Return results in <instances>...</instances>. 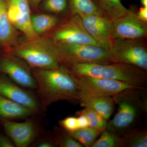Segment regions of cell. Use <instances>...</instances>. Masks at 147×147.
Listing matches in <instances>:
<instances>
[{"mask_svg":"<svg viewBox=\"0 0 147 147\" xmlns=\"http://www.w3.org/2000/svg\"><path fill=\"white\" fill-rule=\"evenodd\" d=\"M33 73L42 108L60 100H78V79L67 67L62 65L54 69H34Z\"/></svg>","mask_w":147,"mask_h":147,"instance_id":"obj_1","label":"cell"},{"mask_svg":"<svg viewBox=\"0 0 147 147\" xmlns=\"http://www.w3.org/2000/svg\"><path fill=\"white\" fill-rule=\"evenodd\" d=\"M37 69L57 68L62 65L56 43L50 37L36 36L14 45L9 53Z\"/></svg>","mask_w":147,"mask_h":147,"instance_id":"obj_2","label":"cell"},{"mask_svg":"<svg viewBox=\"0 0 147 147\" xmlns=\"http://www.w3.org/2000/svg\"><path fill=\"white\" fill-rule=\"evenodd\" d=\"M67 67L76 76H87L117 80L142 88L146 81V70L122 63H76Z\"/></svg>","mask_w":147,"mask_h":147,"instance_id":"obj_3","label":"cell"},{"mask_svg":"<svg viewBox=\"0 0 147 147\" xmlns=\"http://www.w3.org/2000/svg\"><path fill=\"white\" fill-rule=\"evenodd\" d=\"M55 43L57 46L62 65L66 66L76 63L117 62L110 51L98 45Z\"/></svg>","mask_w":147,"mask_h":147,"instance_id":"obj_4","label":"cell"},{"mask_svg":"<svg viewBox=\"0 0 147 147\" xmlns=\"http://www.w3.org/2000/svg\"><path fill=\"white\" fill-rule=\"evenodd\" d=\"M125 91L113 96L117 111L113 118L107 123L106 130L117 134L132 126L139 115L142 106L136 90Z\"/></svg>","mask_w":147,"mask_h":147,"instance_id":"obj_5","label":"cell"},{"mask_svg":"<svg viewBox=\"0 0 147 147\" xmlns=\"http://www.w3.org/2000/svg\"><path fill=\"white\" fill-rule=\"evenodd\" d=\"M78 79L79 101L96 96H113L130 89H142L125 82L87 76H76Z\"/></svg>","mask_w":147,"mask_h":147,"instance_id":"obj_6","label":"cell"},{"mask_svg":"<svg viewBox=\"0 0 147 147\" xmlns=\"http://www.w3.org/2000/svg\"><path fill=\"white\" fill-rule=\"evenodd\" d=\"M145 39H114L110 51L117 62L135 66L146 71L147 48Z\"/></svg>","mask_w":147,"mask_h":147,"instance_id":"obj_7","label":"cell"},{"mask_svg":"<svg viewBox=\"0 0 147 147\" xmlns=\"http://www.w3.org/2000/svg\"><path fill=\"white\" fill-rule=\"evenodd\" d=\"M50 38L55 43L100 46L88 33L81 17L75 14H71L65 21L59 24Z\"/></svg>","mask_w":147,"mask_h":147,"instance_id":"obj_8","label":"cell"},{"mask_svg":"<svg viewBox=\"0 0 147 147\" xmlns=\"http://www.w3.org/2000/svg\"><path fill=\"white\" fill-rule=\"evenodd\" d=\"M26 62L10 53H5L0 58V72L20 86L30 90H36V82Z\"/></svg>","mask_w":147,"mask_h":147,"instance_id":"obj_9","label":"cell"},{"mask_svg":"<svg viewBox=\"0 0 147 147\" xmlns=\"http://www.w3.org/2000/svg\"><path fill=\"white\" fill-rule=\"evenodd\" d=\"M111 34L114 39H137L147 36V22L142 21L132 9L112 21Z\"/></svg>","mask_w":147,"mask_h":147,"instance_id":"obj_10","label":"cell"},{"mask_svg":"<svg viewBox=\"0 0 147 147\" xmlns=\"http://www.w3.org/2000/svg\"><path fill=\"white\" fill-rule=\"evenodd\" d=\"M88 33L100 46L110 51L113 40L111 34L112 21L104 14L80 16Z\"/></svg>","mask_w":147,"mask_h":147,"instance_id":"obj_11","label":"cell"},{"mask_svg":"<svg viewBox=\"0 0 147 147\" xmlns=\"http://www.w3.org/2000/svg\"><path fill=\"white\" fill-rule=\"evenodd\" d=\"M9 19L27 38L36 36L32 29L29 0H5Z\"/></svg>","mask_w":147,"mask_h":147,"instance_id":"obj_12","label":"cell"},{"mask_svg":"<svg viewBox=\"0 0 147 147\" xmlns=\"http://www.w3.org/2000/svg\"><path fill=\"white\" fill-rule=\"evenodd\" d=\"M6 134L18 147H27L31 144L36 136V126L31 120L16 122L9 120L1 119Z\"/></svg>","mask_w":147,"mask_h":147,"instance_id":"obj_13","label":"cell"},{"mask_svg":"<svg viewBox=\"0 0 147 147\" xmlns=\"http://www.w3.org/2000/svg\"><path fill=\"white\" fill-rule=\"evenodd\" d=\"M23 88L7 76L0 75V94L37 112L40 107L38 100L31 92Z\"/></svg>","mask_w":147,"mask_h":147,"instance_id":"obj_14","label":"cell"},{"mask_svg":"<svg viewBox=\"0 0 147 147\" xmlns=\"http://www.w3.org/2000/svg\"><path fill=\"white\" fill-rule=\"evenodd\" d=\"M17 30L9 19L5 0H0V50L10 52L17 42Z\"/></svg>","mask_w":147,"mask_h":147,"instance_id":"obj_15","label":"cell"},{"mask_svg":"<svg viewBox=\"0 0 147 147\" xmlns=\"http://www.w3.org/2000/svg\"><path fill=\"white\" fill-rule=\"evenodd\" d=\"M37 113L34 110L14 102L0 94V119L11 120L25 119Z\"/></svg>","mask_w":147,"mask_h":147,"instance_id":"obj_16","label":"cell"},{"mask_svg":"<svg viewBox=\"0 0 147 147\" xmlns=\"http://www.w3.org/2000/svg\"><path fill=\"white\" fill-rule=\"evenodd\" d=\"M79 101L82 107L93 109L106 120L113 114L116 104L113 96L88 98Z\"/></svg>","mask_w":147,"mask_h":147,"instance_id":"obj_17","label":"cell"},{"mask_svg":"<svg viewBox=\"0 0 147 147\" xmlns=\"http://www.w3.org/2000/svg\"><path fill=\"white\" fill-rule=\"evenodd\" d=\"M59 24V18L50 13L32 15V26L36 36H42L50 32L56 28Z\"/></svg>","mask_w":147,"mask_h":147,"instance_id":"obj_18","label":"cell"},{"mask_svg":"<svg viewBox=\"0 0 147 147\" xmlns=\"http://www.w3.org/2000/svg\"><path fill=\"white\" fill-rule=\"evenodd\" d=\"M104 15L111 21L124 15L129 10L121 0H93Z\"/></svg>","mask_w":147,"mask_h":147,"instance_id":"obj_19","label":"cell"},{"mask_svg":"<svg viewBox=\"0 0 147 147\" xmlns=\"http://www.w3.org/2000/svg\"><path fill=\"white\" fill-rule=\"evenodd\" d=\"M71 14L82 16L92 14H104L93 0H68Z\"/></svg>","mask_w":147,"mask_h":147,"instance_id":"obj_20","label":"cell"},{"mask_svg":"<svg viewBox=\"0 0 147 147\" xmlns=\"http://www.w3.org/2000/svg\"><path fill=\"white\" fill-rule=\"evenodd\" d=\"M101 132L100 130L89 126L68 133L84 146L90 147H92Z\"/></svg>","mask_w":147,"mask_h":147,"instance_id":"obj_21","label":"cell"},{"mask_svg":"<svg viewBox=\"0 0 147 147\" xmlns=\"http://www.w3.org/2000/svg\"><path fill=\"white\" fill-rule=\"evenodd\" d=\"M121 138V147H147V132L145 129L134 130Z\"/></svg>","mask_w":147,"mask_h":147,"instance_id":"obj_22","label":"cell"},{"mask_svg":"<svg viewBox=\"0 0 147 147\" xmlns=\"http://www.w3.org/2000/svg\"><path fill=\"white\" fill-rule=\"evenodd\" d=\"M77 113L84 114L86 117L90 127L100 130L101 132L106 130L108 123L107 120L93 109L85 107Z\"/></svg>","mask_w":147,"mask_h":147,"instance_id":"obj_23","label":"cell"},{"mask_svg":"<svg viewBox=\"0 0 147 147\" xmlns=\"http://www.w3.org/2000/svg\"><path fill=\"white\" fill-rule=\"evenodd\" d=\"M100 134V137L96 140L92 147H121V138L117 134L106 129Z\"/></svg>","mask_w":147,"mask_h":147,"instance_id":"obj_24","label":"cell"},{"mask_svg":"<svg viewBox=\"0 0 147 147\" xmlns=\"http://www.w3.org/2000/svg\"><path fill=\"white\" fill-rule=\"evenodd\" d=\"M42 7L49 13H63L69 7L68 0H44Z\"/></svg>","mask_w":147,"mask_h":147,"instance_id":"obj_25","label":"cell"},{"mask_svg":"<svg viewBox=\"0 0 147 147\" xmlns=\"http://www.w3.org/2000/svg\"><path fill=\"white\" fill-rule=\"evenodd\" d=\"M57 143L59 146L62 147H84L76 139L71 137L69 134H61L57 139Z\"/></svg>","mask_w":147,"mask_h":147,"instance_id":"obj_26","label":"cell"},{"mask_svg":"<svg viewBox=\"0 0 147 147\" xmlns=\"http://www.w3.org/2000/svg\"><path fill=\"white\" fill-rule=\"evenodd\" d=\"M60 125L67 132L71 133L79 129L77 118L76 117H67L59 121Z\"/></svg>","mask_w":147,"mask_h":147,"instance_id":"obj_27","label":"cell"},{"mask_svg":"<svg viewBox=\"0 0 147 147\" xmlns=\"http://www.w3.org/2000/svg\"><path fill=\"white\" fill-rule=\"evenodd\" d=\"M78 116L77 118L79 129H83L89 127L88 121L86 117L82 114H76Z\"/></svg>","mask_w":147,"mask_h":147,"instance_id":"obj_28","label":"cell"},{"mask_svg":"<svg viewBox=\"0 0 147 147\" xmlns=\"http://www.w3.org/2000/svg\"><path fill=\"white\" fill-rule=\"evenodd\" d=\"M13 142L8 137L0 135V147H13Z\"/></svg>","mask_w":147,"mask_h":147,"instance_id":"obj_29","label":"cell"},{"mask_svg":"<svg viewBox=\"0 0 147 147\" xmlns=\"http://www.w3.org/2000/svg\"><path fill=\"white\" fill-rule=\"evenodd\" d=\"M137 16L142 21L147 22V7L142 6L136 12Z\"/></svg>","mask_w":147,"mask_h":147,"instance_id":"obj_30","label":"cell"},{"mask_svg":"<svg viewBox=\"0 0 147 147\" xmlns=\"http://www.w3.org/2000/svg\"><path fill=\"white\" fill-rule=\"evenodd\" d=\"M37 147H53L54 144L53 142L50 141L45 140L40 142L37 145Z\"/></svg>","mask_w":147,"mask_h":147,"instance_id":"obj_31","label":"cell"},{"mask_svg":"<svg viewBox=\"0 0 147 147\" xmlns=\"http://www.w3.org/2000/svg\"><path fill=\"white\" fill-rule=\"evenodd\" d=\"M42 1V0H29L30 3H31L33 5L36 6L38 5Z\"/></svg>","mask_w":147,"mask_h":147,"instance_id":"obj_32","label":"cell"},{"mask_svg":"<svg viewBox=\"0 0 147 147\" xmlns=\"http://www.w3.org/2000/svg\"><path fill=\"white\" fill-rule=\"evenodd\" d=\"M142 6L147 7V0H140Z\"/></svg>","mask_w":147,"mask_h":147,"instance_id":"obj_33","label":"cell"}]
</instances>
